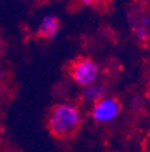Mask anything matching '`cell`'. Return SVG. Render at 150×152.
Returning a JSON list of instances; mask_svg holds the SVG:
<instances>
[{
    "label": "cell",
    "mask_w": 150,
    "mask_h": 152,
    "mask_svg": "<svg viewBox=\"0 0 150 152\" xmlns=\"http://www.w3.org/2000/svg\"><path fill=\"white\" fill-rule=\"evenodd\" d=\"M1 49H3V42H1V39H0V52H1Z\"/></svg>",
    "instance_id": "obj_6"
},
{
    "label": "cell",
    "mask_w": 150,
    "mask_h": 152,
    "mask_svg": "<svg viewBox=\"0 0 150 152\" xmlns=\"http://www.w3.org/2000/svg\"><path fill=\"white\" fill-rule=\"evenodd\" d=\"M120 113V102L116 98H101L95 102L92 109V118L96 122L104 124L115 120Z\"/></svg>",
    "instance_id": "obj_3"
},
{
    "label": "cell",
    "mask_w": 150,
    "mask_h": 152,
    "mask_svg": "<svg viewBox=\"0 0 150 152\" xmlns=\"http://www.w3.org/2000/svg\"><path fill=\"white\" fill-rule=\"evenodd\" d=\"M104 94V87H101V86H89V87H87V90H85L84 92V99H87V101H99V99H101V96H103Z\"/></svg>",
    "instance_id": "obj_5"
},
{
    "label": "cell",
    "mask_w": 150,
    "mask_h": 152,
    "mask_svg": "<svg viewBox=\"0 0 150 152\" xmlns=\"http://www.w3.org/2000/svg\"><path fill=\"white\" fill-rule=\"evenodd\" d=\"M66 72L75 83L83 87H89L99 75V66L87 56H77L66 65Z\"/></svg>",
    "instance_id": "obj_2"
},
{
    "label": "cell",
    "mask_w": 150,
    "mask_h": 152,
    "mask_svg": "<svg viewBox=\"0 0 150 152\" xmlns=\"http://www.w3.org/2000/svg\"><path fill=\"white\" fill-rule=\"evenodd\" d=\"M59 30V19L57 16L49 15L42 19L41 25L37 28V37L42 39H53Z\"/></svg>",
    "instance_id": "obj_4"
},
{
    "label": "cell",
    "mask_w": 150,
    "mask_h": 152,
    "mask_svg": "<svg viewBox=\"0 0 150 152\" xmlns=\"http://www.w3.org/2000/svg\"><path fill=\"white\" fill-rule=\"evenodd\" d=\"M83 117L76 106L69 103H56L46 115V129L56 140H69L81 129Z\"/></svg>",
    "instance_id": "obj_1"
}]
</instances>
